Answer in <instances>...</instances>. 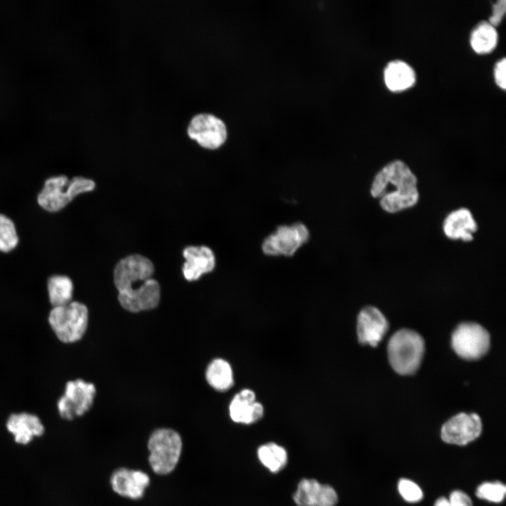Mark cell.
<instances>
[{
	"label": "cell",
	"mask_w": 506,
	"mask_h": 506,
	"mask_svg": "<svg viewBox=\"0 0 506 506\" xmlns=\"http://www.w3.org/2000/svg\"><path fill=\"white\" fill-rule=\"evenodd\" d=\"M155 267L145 256L134 254L120 259L113 271V282L122 307L131 313L156 308L161 289L153 275Z\"/></svg>",
	"instance_id": "obj_1"
},
{
	"label": "cell",
	"mask_w": 506,
	"mask_h": 506,
	"mask_svg": "<svg viewBox=\"0 0 506 506\" xmlns=\"http://www.w3.org/2000/svg\"><path fill=\"white\" fill-rule=\"evenodd\" d=\"M320 484L315 479H302L292 496L297 506H316Z\"/></svg>",
	"instance_id": "obj_23"
},
{
	"label": "cell",
	"mask_w": 506,
	"mask_h": 506,
	"mask_svg": "<svg viewBox=\"0 0 506 506\" xmlns=\"http://www.w3.org/2000/svg\"><path fill=\"white\" fill-rule=\"evenodd\" d=\"M505 493L506 487L502 482H484L477 487L476 495L480 499L499 503L504 500Z\"/></svg>",
	"instance_id": "obj_25"
},
{
	"label": "cell",
	"mask_w": 506,
	"mask_h": 506,
	"mask_svg": "<svg viewBox=\"0 0 506 506\" xmlns=\"http://www.w3.org/2000/svg\"><path fill=\"white\" fill-rule=\"evenodd\" d=\"M96 394V389L93 383L81 379L67 382L64 394L57 403L60 417L72 420L84 415L92 407Z\"/></svg>",
	"instance_id": "obj_9"
},
{
	"label": "cell",
	"mask_w": 506,
	"mask_h": 506,
	"mask_svg": "<svg viewBox=\"0 0 506 506\" xmlns=\"http://www.w3.org/2000/svg\"><path fill=\"white\" fill-rule=\"evenodd\" d=\"M309 237V230L302 222L281 225L264 238L261 250L269 257H292Z\"/></svg>",
	"instance_id": "obj_7"
},
{
	"label": "cell",
	"mask_w": 506,
	"mask_h": 506,
	"mask_svg": "<svg viewBox=\"0 0 506 506\" xmlns=\"http://www.w3.org/2000/svg\"><path fill=\"white\" fill-rule=\"evenodd\" d=\"M389 327L388 322L381 311L371 306L362 309L357 318V337L362 344L376 346Z\"/></svg>",
	"instance_id": "obj_13"
},
{
	"label": "cell",
	"mask_w": 506,
	"mask_h": 506,
	"mask_svg": "<svg viewBox=\"0 0 506 506\" xmlns=\"http://www.w3.org/2000/svg\"><path fill=\"white\" fill-rule=\"evenodd\" d=\"M338 495L335 488L326 484H320L316 506H336Z\"/></svg>",
	"instance_id": "obj_27"
},
{
	"label": "cell",
	"mask_w": 506,
	"mask_h": 506,
	"mask_svg": "<svg viewBox=\"0 0 506 506\" xmlns=\"http://www.w3.org/2000/svg\"><path fill=\"white\" fill-rule=\"evenodd\" d=\"M257 457L259 462L272 473L282 471L288 462L286 449L274 442L261 445L257 449Z\"/></svg>",
	"instance_id": "obj_21"
},
{
	"label": "cell",
	"mask_w": 506,
	"mask_h": 506,
	"mask_svg": "<svg viewBox=\"0 0 506 506\" xmlns=\"http://www.w3.org/2000/svg\"><path fill=\"white\" fill-rule=\"evenodd\" d=\"M18 243V236L14 223L6 215L0 214V251L9 252Z\"/></svg>",
	"instance_id": "obj_24"
},
{
	"label": "cell",
	"mask_w": 506,
	"mask_h": 506,
	"mask_svg": "<svg viewBox=\"0 0 506 506\" xmlns=\"http://www.w3.org/2000/svg\"><path fill=\"white\" fill-rule=\"evenodd\" d=\"M205 378L211 387L220 392L229 390L234 384L231 365L221 358H214L209 363L205 370Z\"/></svg>",
	"instance_id": "obj_19"
},
{
	"label": "cell",
	"mask_w": 506,
	"mask_h": 506,
	"mask_svg": "<svg viewBox=\"0 0 506 506\" xmlns=\"http://www.w3.org/2000/svg\"><path fill=\"white\" fill-rule=\"evenodd\" d=\"M47 290L49 301L53 307L65 306L72 301L73 283L66 275L51 276L47 281Z\"/></svg>",
	"instance_id": "obj_22"
},
{
	"label": "cell",
	"mask_w": 506,
	"mask_h": 506,
	"mask_svg": "<svg viewBox=\"0 0 506 506\" xmlns=\"http://www.w3.org/2000/svg\"><path fill=\"white\" fill-rule=\"evenodd\" d=\"M6 427L14 435L15 442L21 444L28 443L34 436H40L44 432V427L39 418L27 413L11 415Z\"/></svg>",
	"instance_id": "obj_17"
},
{
	"label": "cell",
	"mask_w": 506,
	"mask_h": 506,
	"mask_svg": "<svg viewBox=\"0 0 506 506\" xmlns=\"http://www.w3.org/2000/svg\"><path fill=\"white\" fill-rule=\"evenodd\" d=\"M185 262L182 267L184 278L188 281L198 280L212 272L216 264L213 251L207 246H188L183 250Z\"/></svg>",
	"instance_id": "obj_15"
},
{
	"label": "cell",
	"mask_w": 506,
	"mask_h": 506,
	"mask_svg": "<svg viewBox=\"0 0 506 506\" xmlns=\"http://www.w3.org/2000/svg\"><path fill=\"white\" fill-rule=\"evenodd\" d=\"M384 80L391 91L399 92L410 88L415 82L414 70L407 63L395 60L389 62L384 70Z\"/></svg>",
	"instance_id": "obj_18"
},
{
	"label": "cell",
	"mask_w": 506,
	"mask_h": 506,
	"mask_svg": "<svg viewBox=\"0 0 506 506\" xmlns=\"http://www.w3.org/2000/svg\"><path fill=\"white\" fill-rule=\"evenodd\" d=\"M450 506H472L469 495L460 490L453 491L448 499Z\"/></svg>",
	"instance_id": "obj_30"
},
{
	"label": "cell",
	"mask_w": 506,
	"mask_h": 506,
	"mask_svg": "<svg viewBox=\"0 0 506 506\" xmlns=\"http://www.w3.org/2000/svg\"><path fill=\"white\" fill-rule=\"evenodd\" d=\"M505 58L503 57L499 60L494 67V79L496 84L503 90L505 89Z\"/></svg>",
	"instance_id": "obj_29"
},
{
	"label": "cell",
	"mask_w": 506,
	"mask_h": 506,
	"mask_svg": "<svg viewBox=\"0 0 506 506\" xmlns=\"http://www.w3.org/2000/svg\"><path fill=\"white\" fill-rule=\"evenodd\" d=\"M477 223L472 212L464 207L449 213L443 223V233L451 240L472 241L473 233L477 231Z\"/></svg>",
	"instance_id": "obj_16"
},
{
	"label": "cell",
	"mask_w": 506,
	"mask_h": 506,
	"mask_svg": "<svg viewBox=\"0 0 506 506\" xmlns=\"http://www.w3.org/2000/svg\"><path fill=\"white\" fill-rule=\"evenodd\" d=\"M451 345L462 358L477 360L487 353L490 346V335L478 323H462L452 334Z\"/></svg>",
	"instance_id": "obj_8"
},
{
	"label": "cell",
	"mask_w": 506,
	"mask_h": 506,
	"mask_svg": "<svg viewBox=\"0 0 506 506\" xmlns=\"http://www.w3.org/2000/svg\"><path fill=\"white\" fill-rule=\"evenodd\" d=\"M95 182L83 176L69 179L65 175L47 179L37 196L41 207L49 212H56L67 206L79 194L95 188Z\"/></svg>",
	"instance_id": "obj_3"
},
{
	"label": "cell",
	"mask_w": 506,
	"mask_h": 506,
	"mask_svg": "<svg viewBox=\"0 0 506 506\" xmlns=\"http://www.w3.org/2000/svg\"><path fill=\"white\" fill-rule=\"evenodd\" d=\"M506 11V1L498 0L493 4L492 13L488 18V22L493 26L498 25L503 18Z\"/></svg>",
	"instance_id": "obj_28"
},
{
	"label": "cell",
	"mask_w": 506,
	"mask_h": 506,
	"mask_svg": "<svg viewBox=\"0 0 506 506\" xmlns=\"http://www.w3.org/2000/svg\"><path fill=\"white\" fill-rule=\"evenodd\" d=\"M424 351L423 338L417 332L402 329L390 338L387 351L392 368L402 375H411L418 369Z\"/></svg>",
	"instance_id": "obj_4"
},
{
	"label": "cell",
	"mask_w": 506,
	"mask_h": 506,
	"mask_svg": "<svg viewBox=\"0 0 506 506\" xmlns=\"http://www.w3.org/2000/svg\"><path fill=\"white\" fill-rule=\"evenodd\" d=\"M398 490L401 497L409 502H419L423 498V493L420 486L408 479L399 480Z\"/></svg>",
	"instance_id": "obj_26"
},
{
	"label": "cell",
	"mask_w": 506,
	"mask_h": 506,
	"mask_svg": "<svg viewBox=\"0 0 506 506\" xmlns=\"http://www.w3.org/2000/svg\"><path fill=\"white\" fill-rule=\"evenodd\" d=\"M434 506H450V505L448 499L441 497L436 500Z\"/></svg>",
	"instance_id": "obj_31"
},
{
	"label": "cell",
	"mask_w": 506,
	"mask_h": 506,
	"mask_svg": "<svg viewBox=\"0 0 506 506\" xmlns=\"http://www.w3.org/2000/svg\"><path fill=\"white\" fill-rule=\"evenodd\" d=\"M182 439L175 430L159 428L150 434L148 441V462L153 471L166 475L176 468L181 458Z\"/></svg>",
	"instance_id": "obj_5"
},
{
	"label": "cell",
	"mask_w": 506,
	"mask_h": 506,
	"mask_svg": "<svg viewBox=\"0 0 506 506\" xmlns=\"http://www.w3.org/2000/svg\"><path fill=\"white\" fill-rule=\"evenodd\" d=\"M228 413L233 422L249 425L263 417L264 408L256 400L255 392L245 388L233 397L228 406Z\"/></svg>",
	"instance_id": "obj_14"
},
{
	"label": "cell",
	"mask_w": 506,
	"mask_h": 506,
	"mask_svg": "<svg viewBox=\"0 0 506 506\" xmlns=\"http://www.w3.org/2000/svg\"><path fill=\"white\" fill-rule=\"evenodd\" d=\"M417 180L409 167L394 160L383 167L375 176L370 194L379 199L381 208L396 213L415 206L419 200Z\"/></svg>",
	"instance_id": "obj_2"
},
{
	"label": "cell",
	"mask_w": 506,
	"mask_h": 506,
	"mask_svg": "<svg viewBox=\"0 0 506 506\" xmlns=\"http://www.w3.org/2000/svg\"><path fill=\"white\" fill-rule=\"evenodd\" d=\"M498 32L488 21L483 20L476 24L471 32L469 43L477 53H488L492 51L498 43Z\"/></svg>",
	"instance_id": "obj_20"
},
{
	"label": "cell",
	"mask_w": 506,
	"mask_h": 506,
	"mask_svg": "<svg viewBox=\"0 0 506 506\" xmlns=\"http://www.w3.org/2000/svg\"><path fill=\"white\" fill-rule=\"evenodd\" d=\"M110 482L113 491L119 495L138 500L143 496L150 480L142 470L120 467L112 473Z\"/></svg>",
	"instance_id": "obj_12"
},
{
	"label": "cell",
	"mask_w": 506,
	"mask_h": 506,
	"mask_svg": "<svg viewBox=\"0 0 506 506\" xmlns=\"http://www.w3.org/2000/svg\"><path fill=\"white\" fill-rule=\"evenodd\" d=\"M48 323L60 341L74 343L80 340L86 331L89 311L85 304L71 301L65 306L53 307Z\"/></svg>",
	"instance_id": "obj_6"
},
{
	"label": "cell",
	"mask_w": 506,
	"mask_h": 506,
	"mask_svg": "<svg viewBox=\"0 0 506 506\" xmlns=\"http://www.w3.org/2000/svg\"><path fill=\"white\" fill-rule=\"evenodd\" d=\"M481 430V420L477 414L460 413L443 424L441 436L447 443L464 446L477 439Z\"/></svg>",
	"instance_id": "obj_11"
},
{
	"label": "cell",
	"mask_w": 506,
	"mask_h": 506,
	"mask_svg": "<svg viewBox=\"0 0 506 506\" xmlns=\"http://www.w3.org/2000/svg\"><path fill=\"white\" fill-rule=\"evenodd\" d=\"M187 134L190 138L195 141L201 147L209 150L219 148L227 138L224 122L208 113L195 115L188 126Z\"/></svg>",
	"instance_id": "obj_10"
}]
</instances>
